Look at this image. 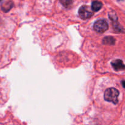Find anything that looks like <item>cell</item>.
Here are the masks:
<instances>
[{"label":"cell","mask_w":125,"mask_h":125,"mask_svg":"<svg viewBox=\"0 0 125 125\" xmlns=\"http://www.w3.org/2000/svg\"><path fill=\"white\" fill-rule=\"evenodd\" d=\"M119 96V91L114 88H109L106 90L104 98L106 100L111 102L114 104L118 103V97Z\"/></svg>","instance_id":"6da1fadb"},{"label":"cell","mask_w":125,"mask_h":125,"mask_svg":"<svg viewBox=\"0 0 125 125\" xmlns=\"http://www.w3.org/2000/svg\"><path fill=\"white\" fill-rule=\"evenodd\" d=\"M108 23L105 20H98L94 25V30L100 33H104L108 29Z\"/></svg>","instance_id":"7a4b0ae2"},{"label":"cell","mask_w":125,"mask_h":125,"mask_svg":"<svg viewBox=\"0 0 125 125\" xmlns=\"http://www.w3.org/2000/svg\"><path fill=\"white\" fill-rule=\"evenodd\" d=\"M90 7L87 6H83L79 8L78 13L79 15L82 19H88L94 15V13L91 11Z\"/></svg>","instance_id":"3957f363"},{"label":"cell","mask_w":125,"mask_h":125,"mask_svg":"<svg viewBox=\"0 0 125 125\" xmlns=\"http://www.w3.org/2000/svg\"><path fill=\"white\" fill-rule=\"evenodd\" d=\"M111 65L116 71H123L125 69V65L123 63V61L121 60H115L114 61H112Z\"/></svg>","instance_id":"277c9868"},{"label":"cell","mask_w":125,"mask_h":125,"mask_svg":"<svg viewBox=\"0 0 125 125\" xmlns=\"http://www.w3.org/2000/svg\"><path fill=\"white\" fill-rule=\"evenodd\" d=\"M103 4L102 2H101L100 1H94L92 2V10L94 11H98L101 9V8L102 7Z\"/></svg>","instance_id":"5b68a950"},{"label":"cell","mask_w":125,"mask_h":125,"mask_svg":"<svg viewBox=\"0 0 125 125\" xmlns=\"http://www.w3.org/2000/svg\"><path fill=\"white\" fill-rule=\"evenodd\" d=\"M115 40L113 37L111 36H107L105 37L103 40V43L104 44H107V45H112V44H114Z\"/></svg>","instance_id":"8992f818"},{"label":"cell","mask_w":125,"mask_h":125,"mask_svg":"<svg viewBox=\"0 0 125 125\" xmlns=\"http://www.w3.org/2000/svg\"><path fill=\"white\" fill-rule=\"evenodd\" d=\"M13 4L12 1H9V2H6L2 6V9L3 10L4 12H8L10 9L13 7Z\"/></svg>","instance_id":"52a82bcc"},{"label":"cell","mask_w":125,"mask_h":125,"mask_svg":"<svg viewBox=\"0 0 125 125\" xmlns=\"http://www.w3.org/2000/svg\"><path fill=\"white\" fill-rule=\"evenodd\" d=\"M109 17L111 20L113 22L118 21V17H117V13L114 11H111V12H110L109 13Z\"/></svg>","instance_id":"ba28073f"},{"label":"cell","mask_w":125,"mask_h":125,"mask_svg":"<svg viewBox=\"0 0 125 125\" xmlns=\"http://www.w3.org/2000/svg\"><path fill=\"white\" fill-rule=\"evenodd\" d=\"M60 2L65 7H69L73 3V0H60Z\"/></svg>","instance_id":"9c48e42d"},{"label":"cell","mask_w":125,"mask_h":125,"mask_svg":"<svg viewBox=\"0 0 125 125\" xmlns=\"http://www.w3.org/2000/svg\"><path fill=\"white\" fill-rule=\"evenodd\" d=\"M122 85H123V88H125V80L122 81Z\"/></svg>","instance_id":"30bf717a"},{"label":"cell","mask_w":125,"mask_h":125,"mask_svg":"<svg viewBox=\"0 0 125 125\" xmlns=\"http://www.w3.org/2000/svg\"><path fill=\"white\" fill-rule=\"evenodd\" d=\"M1 1H2V0H0V2H1Z\"/></svg>","instance_id":"8fae6325"}]
</instances>
